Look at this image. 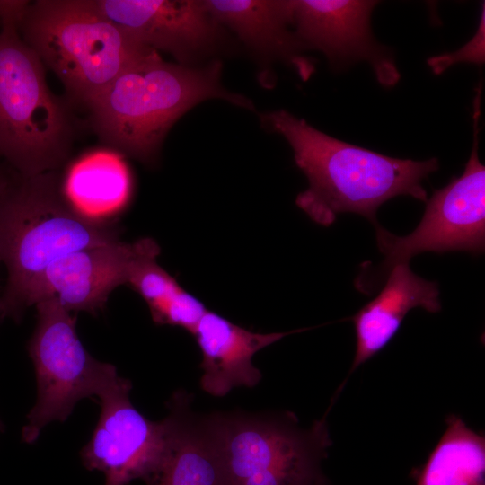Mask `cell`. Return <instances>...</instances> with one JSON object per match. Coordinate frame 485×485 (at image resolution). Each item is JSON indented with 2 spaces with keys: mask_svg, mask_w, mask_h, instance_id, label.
Masks as SVG:
<instances>
[{
  "mask_svg": "<svg viewBox=\"0 0 485 485\" xmlns=\"http://www.w3.org/2000/svg\"><path fill=\"white\" fill-rule=\"evenodd\" d=\"M1 160L2 158L0 157V203L4 198L13 181V179L8 177L7 174L4 172L1 164Z\"/></svg>",
  "mask_w": 485,
  "mask_h": 485,
  "instance_id": "obj_22",
  "label": "cell"
},
{
  "mask_svg": "<svg viewBox=\"0 0 485 485\" xmlns=\"http://www.w3.org/2000/svg\"><path fill=\"white\" fill-rule=\"evenodd\" d=\"M159 253L157 242L146 237L66 254L52 262L35 281L26 295L25 309L56 297L71 313L84 311L96 314L117 287L128 285L141 260Z\"/></svg>",
  "mask_w": 485,
  "mask_h": 485,
  "instance_id": "obj_11",
  "label": "cell"
},
{
  "mask_svg": "<svg viewBox=\"0 0 485 485\" xmlns=\"http://www.w3.org/2000/svg\"><path fill=\"white\" fill-rule=\"evenodd\" d=\"M118 241V227L75 206L59 170L17 175L0 203V260L7 269L0 314L19 320L30 288L56 260Z\"/></svg>",
  "mask_w": 485,
  "mask_h": 485,
  "instance_id": "obj_3",
  "label": "cell"
},
{
  "mask_svg": "<svg viewBox=\"0 0 485 485\" xmlns=\"http://www.w3.org/2000/svg\"><path fill=\"white\" fill-rule=\"evenodd\" d=\"M318 485H322V482H321V483H320V484H318Z\"/></svg>",
  "mask_w": 485,
  "mask_h": 485,
  "instance_id": "obj_24",
  "label": "cell"
},
{
  "mask_svg": "<svg viewBox=\"0 0 485 485\" xmlns=\"http://www.w3.org/2000/svg\"><path fill=\"white\" fill-rule=\"evenodd\" d=\"M481 94L473 102V143L463 173L435 190L426 201L423 216L413 232L397 236L379 223L374 225L379 251L384 259L373 269H362L356 287L370 294L383 286L390 271L419 253L469 251L479 255L485 247V167L478 155Z\"/></svg>",
  "mask_w": 485,
  "mask_h": 485,
  "instance_id": "obj_7",
  "label": "cell"
},
{
  "mask_svg": "<svg viewBox=\"0 0 485 485\" xmlns=\"http://www.w3.org/2000/svg\"><path fill=\"white\" fill-rule=\"evenodd\" d=\"M128 379L118 375L99 396L101 414L90 440L80 456L89 471H99L104 485H128L146 481L159 464L164 452L166 418L153 421L131 402Z\"/></svg>",
  "mask_w": 485,
  "mask_h": 485,
  "instance_id": "obj_9",
  "label": "cell"
},
{
  "mask_svg": "<svg viewBox=\"0 0 485 485\" xmlns=\"http://www.w3.org/2000/svg\"><path fill=\"white\" fill-rule=\"evenodd\" d=\"M149 311L156 324L178 326L192 334L207 309L200 300L181 287Z\"/></svg>",
  "mask_w": 485,
  "mask_h": 485,
  "instance_id": "obj_20",
  "label": "cell"
},
{
  "mask_svg": "<svg viewBox=\"0 0 485 485\" xmlns=\"http://www.w3.org/2000/svg\"><path fill=\"white\" fill-rule=\"evenodd\" d=\"M101 11L144 46L196 66L224 40L225 28L201 0H96Z\"/></svg>",
  "mask_w": 485,
  "mask_h": 485,
  "instance_id": "obj_12",
  "label": "cell"
},
{
  "mask_svg": "<svg viewBox=\"0 0 485 485\" xmlns=\"http://www.w3.org/2000/svg\"><path fill=\"white\" fill-rule=\"evenodd\" d=\"M169 408L164 452L146 484L231 485L212 415L194 413L185 392L174 393Z\"/></svg>",
  "mask_w": 485,
  "mask_h": 485,
  "instance_id": "obj_13",
  "label": "cell"
},
{
  "mask_svg": "<svg viewBox=\"0 0 485 485\" xmlns=\"http://www.w3.org/2000/svg\"><path fill=\"white\" fill-rule=\"evenodd\" d=\"M384 282L380 293L350 318L357 346L349 375L390 342L411 309L441 310L437 283L416 275L409 262L395 266Z\"/></svg>",
  "mask_w": 485,
  "mask_h": 485,
  "instance_id": "obj_15",
  "label": "cell"
},
{
  "mask_svg": "<svg viewBox=\"0 0 485 485\" xmlns=\"http://www.w3.org/2000/svg\"><path fill=\"white\" fill-rule=\"evenodd\" d=\"M37 322L28 342L37 380V401L22 428L24 442H35L51 421H65L75 404L97 397L119 375L114 365L94 358L76 331V316L56 297L35 304Z\"/></svg>",
  "mask_w": 485,
  "mask_h": 485,
  "instance_id": "obj_8",
  "label": "cell"
},
{
  "mask_svg": "<svg viewBox=\"0 0 485 485\" xmlns=\"http://www.w3.org/2000/svg\"><path fill=\"white\" fill-rule=\"evenodd\" d=\"M222 64L183 66L153 51L120 73L87 107L99 139L143 163H155L173 124L194 106L219 99L252 110L247 97L227 90Z\"/></svg>",
  "mask_w": 485,
  "mask_h": 485,
  "instance_id": "obj_2",
  "label": "cell"
},
{
  "mask_svg": "<svg viewBox=\"0 0 485 485\" xmlns=\"http://www.w3.org/2000/svg\"><path fill=\"white\" fill-rule=\"evenodd\" d=\"M377 1L288 0L291 25L303 48L321 51L332 67L366 62L384 86H393L400 73L390 50L378 43L370 26Z\"/></svg>",
  "mask_w": 485,
  "mask_h": 485,
  "instance_id": "obj_10",
  "label": "cell"
},
{
  "mask_svg": "<svg viewBox=\"0 0 485 485\" xmlns=\"http://www.w3.org/2000/svg\"><path fill=\"white\" fill-rule=\"evenodd\" d=\"M416 475V485H485V436L456 415Z\"/></svg>",
  "mask_w": 485,
  "mask_h": 485,
  "instance_id": "obj_17",
  "label": "cell"
},
{
  "mask_svg": "<svg viewBox=\"0 0 485 485\" xmlns=\"http://www.w3.org/2000/svg\"><path fill=\"white\" fill-rule=\"evenodd\" d=\"M485 9L482 4L480 22L473 37L453 52L430 57L427 63L435 75H441L453 66L462 63L481 66L485 63Z\"/></svg>",
  "mask_w": 485,
  "mask_h": 485,
  "instance_id": "obj_21",
  "label": "cell"
},
{
  "mask_svg": "<svg viewBox=\"0 0 485 485\" xmlns=\"http://www.w3.org/2000/svg\"><path fill=\"white\" fill-rule=\"evenodd\" d=\"M305 330L254 332L207 310L192 332L202 354V390L223 397L235 387L256 386L261 372L253 365V356L282 338Z\"/></svg>",
  "mask_w": 485,
  "mask_h": 485,
  "instance_id": "obj_14",
  "label": "cell"
},
{
  "mask_svg": "<svg viewBox=\"0 0 485 485\" xmlns=\"http://www.w3.org/2000/svg\"><path fill=\"white\" fill-rule=\"evenodd\" d=\"M3 429H4V425H3L2 421L0 420V431H3Z\"/></svg>",
  "mask_w": 485,
  "mask_h": 485,
  "instance_id": "obj_23",
  "label": "cell"
},
{
  "mask_svg": "<svg viewBox=\"0 0 485 485\" xmlns=\"http://www.w3.org/2000/svg\"><path fill=\"white\" fill-rule=\"evenodd\" d=\"M18 30L60 80L67 100L86 108L120 73L154 51L111 22L96 0L29 1Z\"/></svg>",
  "mask_w": 485,
  "mask_h": 485,
  "instance_id": "obj_5",
  "label": "cell"
},
{
  "mask_svg": "<svg viewBox=\"0 0 485 485\" xmlns=\"http://www.w3.org/2000/svg\"><path fill=\"white\" fill-rule=\"evenodd\" d=\"M1 261V260H0Z\"/></svg>",
  "mask_w": 485,
  "mask_h": 485,
  "instance_id": "obj_25",
  "label": "cell"
},
{
  "mask_svg": "<svg viewBox=\"0 0 485 485\" xmlns=\"http://www.w3.org/2000/svg\"><path fill=\"white\" fill-rule=\"evenodd\" d=\"M212 16L258 57L293 66L306 80L313 62L304 56L291 25L288 0H204Z\"/></svg>",
  "mask_w": 485,
  "mask_h": 485,
  "instance_id": "obj_16",
  "label": "cell"
},
{
  "mask_svg": "<svg viewBox=\"0 0 485 485\" xmlns=\"http://www.w3.org/2000/svg\"><path fill=\"white\" fill-rule=\"evenodd\" d=\"M231 485H318L331 445L325 417L309 428L293 415L212 414Z\"/></svg>",
  "mask_w": 485,
  "mask_h": 485,
  "instance_id": "obj_6",
  "label": "cell"
},
{
  "mask_svg": "<svg viewBox=\"0 0 485 485\" xmlns=\"http://www.w3.org/2000/svg\"><path fill=\"white\" fill-rule=\"evenodd\" d=\"M260 121L291 146L309 183L295 204L323 226L342 213L361 215L374 225L379 207L401 195L426 203L422 181L439 169L436 158H394L334 138L285 110L263 112Z\"/></svg>",
  "mask_w": 485,
  "mask_h": 485,
  "instance_id": "obj_1",
  "label": "cell"
},
{
  "mask_svg": "<svg viewBox=\"0 0 485 485\" xmlns=\"http://www.w3.org/2000/svg\"><path fill=\"white\" fill-rule=\"evenodd\" d=\"M24 0H0V157L20 177L59 170L75 140L67 101L49 89L45 66L23 41Z\"/></svg>",
  "mask_w": 485,
  "mask_h": 485,
  "instance_id": "obj_4",
  "label": "cell"
},
{
  "mask_svg": "<svg viewBox=\"0 0 485 485\" xmlns=\"http://www.w3.org/2000/svg\"><path fill=\"white\" fill-rule=\"evenodd\" d=\"M157 255L141 260L130 276L129 285L151 308L165 300L181 286L157 262Z\"/></svg>",
  "mask_w": 485,
  "mask_h": 485,
  "instance_id": "obj_19",
  "label": "cell"
},
{
  "mask_svg": "<svg viewBox=\"0 0 485 485\" xmlns=\"http://www.w3.org/2000/svg\"><path fill=\"white\" fill-rule=\"evenodd\" d=\"M129 180L119 159L102 153L88 156L73 171L69 189L77 198L94 202L118 201L128 193Z\"/></svg>",
  "mask_w": 485,
  "mask_h": 485,
  "instance_id": "obj_18",
  "label": "cell"
}]
</instances>
